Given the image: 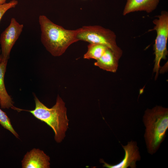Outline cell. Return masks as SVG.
<instances>
[{"label":"cell","mask_w":168,"mask_h":168,"mask_svg":"<svg viewBox=\"0 0 168 168\" xmlns=\"http://www.w3.org/2000/svg\"><path fill=\"white\" fill-rule=\"evenodd\" d=\"M108 48L104 45L97 44H89L87 50L84 54L83 58L86 59L97 60L104 54Z\"/></svg>","instance_id":"7c38bea8"},{"label":"cell","mask_w":168,"mask_h":168,"mask_svg":"<svg viewBox=\"0 0 168 168\" xmlns=\"http://www.w3.org/2000/svg\"><path fill=\"white\" fill-rule=\"evenodd\" d=\"M0 124L4 128L12 133L16 138H19L18 134L13 128L10 119L6 114L1 109H0Z\"/></svg>","instance_id":"4fadbf2b"},{"label":"cell","mask_w":168,"mask_h":168,"mask_svg":"<svg viewBox=\"0 0 168 168\" xmlns=\"http://www.w3.org/2000/svg\"><path fill=\"white\" fill-rule=\"evenodd\" d=\"M18 3L16 0H12L8 2L0 5V21L5 12L9 9L15 7Z\"/></svg>","instance_id":"5bb4252c"},{"label":"cell","mask_w":168,"mask_h":168,"mask_svg":"<svg viewBox=\"0 0 168 168\" xmlns=\"http://www.w3.org/2000/svg\"><path fill=\"white\" fill-rule=\"evenodd\" d=\"M157 18L153 21L155 25L152 30H155L156 36L154 45L155 55L154 72H156V79L158 76L161 60L165 59L167 55V44L168 39V12L162 11Z\"/></svg>","instance_id":"5b68a950"},{"label":"cell","mask_w":168,"mask_h":168,"mask_svg":"<svg viewBox=\"0 0 168 168\" xmlns=\"http://www.w3.org/2000/svg\"><path fill=\"white\" fill-rule=\"evenodd\" d=\"M124 151V156L121 161L116 164L112 165L105 162L100 159V162L103 163V167L108 168H131L136 167V162L140 160L141 156L139 148L136 142L131 141L125 146L122 145Z\"/></svg>","instance_id":"52a82bcc"},{"label":"cell","mask_w":168,"mask_h":168,"mask_svg":"<svg viewBox=\"0 0 168 168\" xmlns=\"http://www.w3.org/2000/svg\"><path fill=\"white\" fill-rule=\"evenodd\" d=\"M2 57L1 54V52L0 50V63L2 62Z\"/></svg>","instance_id":"2e32d148"},{"label":"cell","mask_w":168,"mask_h":168,"mask_svg":"<svg viewBox=\"0 0 168 168\" xmlns=\"http://www.w3.org/2000/svg\"><path fill=\"white\" fill-rule=\"evenodd\" d=\"M41 41L46 49L53 56H60L72 44L78 41L77 38L81 28L68 30L57 25L44 15L39 18Z\"/></svg>","instance_id":"6da1fadb"},{"label":"cell","mask_w":168,"mask_h":168,"mask_svg":"<svg viewBox=\"0 0 168 168\" xmlns=\"http://www.w3.org/2000/svg\"><path fill=\"white\" fill-rule=\"evenodd\" d=\"M34 100L35 109L24 110L29 112L35 118L50 127L54 132L55 141L57 142H61L65 137L66 132L68 128L69 120L65 102L58 95L55 104L51 108L44 105L35 95Z\"/></svg>","instance_id":"7a4b0ae2"},{"label":"cell","mask_w":168,"mask_h":168,"mask_svg":"<svg viewBox=\"0 0 168 168\" xmlns=\"http://www.w3.org/2000/svg\"><path fill=\"white\" fill-rule=\"evenodd\" d=\"M119 60L114 52L108 48L103 55L94 63V65L103 70L113 72H116Z\"/></svg>","instance_id":"30bf717a"},{"label":"cell","mask_w":168,"mask_h":168,"mask_svg":"<svg viewBox=\"0 0 168 168\" xmlns=\"http://www.w3.org/2000/svg\"><path fill=\"white\" fill-rule=\"evenodd\" d=\"M7 0H0V5L6 2Z\"/></svg>","instance_id":"9a60e30c"},{"label":"cell","mask_w":168,"mask_h":168,"mask_svg":"<svg viewBox=\"0 0 168 168\" xmlns=\"http://www.w3.org/2000/svg\"><path fill=\"white\" fill-rule=\"evenodd\" d=\"M7 61H2L0 63V105L2 109H13V102L6 91L4 82Z\"/></svg>","instance_id":"8fae6325"},{"label":"cell","mask_w":168,"mask_h":168,"mask_svg":"<svg viewBox=\"0 0 168 168\" xmlns=\"http://www.w3.org/2000/svg\"><path fill=\"white\" fill-rule=\"evenodd\" d=\"M160 0H127L123 14L138 11H144L150 13L157 7Z\"/></svg>","instance_id":"9c48e42d"},{"label":"cell","mask_w":168,"mask_h":168,"mask_svg":"<svg viewBox=\"0 0 168 168\" xmlns=\"http://www.w3.org/2000/svg\"><path fill=\"white\" fill-rule=\"evenodd\" d=\"M143 121L146 127L144 137L148 152L155 153L164 140L168 128V110L156 106L145 112Z\"/></svg>","instance_id":"3957f363"},{"label":"cell","mask_w":168,"mask_h":168,"mask_svg":"<svg viewBox=\"0 0 168 168\" xmlns=\"http://www.w3.org/2000/svg\"><path fill=\"white\" fill-rule=\"evenodd\" d=\"M81 28L77 36L78 41L105 46L114 52L119 60L122 56L123 52L117 45L116 36L114 32L97 25L84 26Z\"/></svg>","instance_id":"277c9868"},{"label":"cell","mask_w":168,"mask_h":168,"mask_svg":"<svg viewBox=\"0 0 168 168\" xmlns=\"http://www.w3.org/2000/svg\"><path fill=\"white\" fill-rule=\"evenodd\" d=\"M50 157L42 150L33 148L27 152L21 161L22 168H49Z\"/></svg>","instance_id":"ba28073f"},{"label":"cell","mask_w":168,"mask_h":168,"mask_svg":"<svg viewBox=\"0 0 168 168\" xmlns=\"http://www.w3.org/2000/svg\"><path fill=\"white\" fill-rule=\"evenodd\" d=\"M14 18L11 19L9 25L2 33L0 44L2 61H8L11 49L21 34L23 28Z\"/></svg>","instance_id":"8992f818"}]
</instances>
